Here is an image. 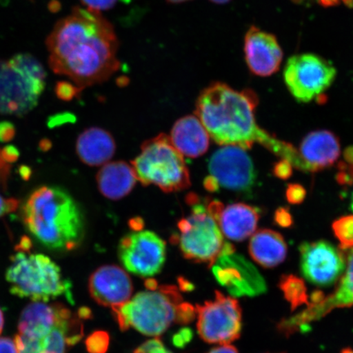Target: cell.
<instances>
[{
  "instance_id": "obj_1",
  "label": "cell",
  "mask_w": 353,
  "mask_h": 353,
  "mask_svg": "<svg viewBox=\"0 0 353 353\" xmlns=\"http://www.w3.org/2000/svg\"><path fill=\"white\" fill-rule=\"evenodd\" d=\"M50 68L79 90L107 81L121 68L113 26L99 12L74 8L47 39Z\"/></svg>"
},
{
  "instance_id": "obj_2",
  "label": "cell",
  "mask_w": 353,
  "mask_h": 353,
  "mask_svg": "<svg viewBox=\"0 0 353 353\" xmlns=\"http://www.w3.org/2000/svg\"><path fill=\"white\" fill-rule=\"evenodd\" d=\"M258 104V96L253 90L238 91L227 83L214 82L199 95L196 116L216 143L237 145L246 150L258 143L299 168L297 150L258 125L255 117Z\"/></svg>"
},
{
  "instance_id": "obj_3",
  "label": "cell",
  "mask_w": 353,
  "mask_h": 353,
  "mask_svg": "<svg viewBox=\"0 0 353 353\" xmlns=\"http://www.w3.org/2000/svg\"><path fill=\"white\" fill-rule=\"evenodd\" d=\"M21 219L28 232L48 249L73 250L85 236V219L81 207L59 187L35 189L21 206Z\"/></svg>"
},
{
  "instance_id": "obj_4",
  "label": "cell",
  "mask_w": 353,
  "mask_h": 353,
  "mask_svg": "<svg viewBox=\"0 0 353 353\" xmlns=\"http://www.w3.org/2000/svg\"><path fill=\"white\" fill-rule=\"evenodd\" d=\"M187 202L191 213L179 221V232L173 236V242L187 259L211 267L228 243L219 224L223 204L215 200L201 201L196 195H189Z\"/></svg>"
},
{
  "instance_id": "obj_5",
  "label": "cell",
  "mask_w": 353,
  "mask_h": 353,
  "mask_svg": "<svg viewBox=\"0 0 353 353\" xmlns=\"http://www.w3.org/2000/svg\"><path fill=\"white\" fill-rule=\"evenodd\" d=\"M183 301L176 286L161 285L136 294L123 305L112 308V313L122 331L131 327L157 337L176 322V311Z\"/></svg>"
},
{
  "instance_id": "obj_6",
  "label": "cell",
  "mask_w": 353,
  "mask_h": 353,
  "mask_svg": "<svg viewBox=\"0 0 353 353\" xmlns=\"http://www.w3.org/2000/svg\"><path fill=\"white\" fill-rule=\"evenodd\" d=\"M132 166L143 186L154 185L166 193L181 192L191 186L186 161L165 134L145 141Z\"/></svg>"
},
{
  "instance_id": "obj_7",
  "label": "cell",
  "mask_w": 353,
  "mask_h": 353,
  "mask_svg": "<svg viewBox=\"0 0 353 353\" xmlns=\"http://www.w3.org/2000/svg\"><path fill=\"white\" fill-rule=\"evenodd\" d=\"M6 279L12 294L34 302H48L61 295L70 296V284L63 279L61 269L47 256L20 250L11 258Z\"/></svg>"
},
{
  "instance_id": "obj_8",
  "label": "cell",
  "mask_w": 353,
  "mask_h": 353,
  "mask_svg": "<svg viewBox=\"0 0 353 353\" xmlns=\"http://www.w3.org/2000/svg\"><path fill=\"white\" fill-rule=\"evenodd\" d=\"M208 170L204 187L211 192L223 188L249 194L257 179L252 159L246 149L237 145H222L212 154Z\"/></svg>"
},
{
  "instance_id": "obj_9",
  "label": "cell",
  "mask_w": 353,
  "mask_h": 353,
  "mask_svg": "<svg viewBox=\"0 0 353 353\" xmlns=\"http://www.w3.org/2000/svg\"><path fill=\"white\" fill-rule=\"evenodd\" d=\"M337 70L319 55L301 54L290 57L283 70L284 81L299 103L320 99L336 77Z\"/></svg>"
},
{
  "instance_id": "obj_10",
  "label": "cell",
  "mask_w": 353,
  "mask_h": 353,
  "mask_svg": "<svg viewBox=\"0 0 353 353\" xmlns=\"http://www.w3.org/2000/svg\"><path fill=\"white\" fill-rule=\"evenodd\" d=\"M346 262V270L334 292L329 295L320 291L313 293L305 309L278 324L280 332L286 336L307 332L313 322L323 319L334 309L353 306V247L348 250Z\"/></svg>"
},
{
  "instance_id": "obj_11",
  "label": "cell",
  "mask_w": 353,
  "mask_h": 353,
  "mask_svg": "<svg viewBox=\"0 0 353 353\" xmlns=\"http://www.w3.org/2000/svg\"><path fill=\"white\" fill-rule=\"evenodd\" d=\"M197 330L203 341L229 344L239 339L242 312L236 299L215 291L214 300L196 305Z\"/></svg>"
},
{
  "instance_id": "obj_12",
  "label": "cell",
  "mask_w": 353,
  "mask_h": 353,
  "mask_svg": "<svg viewBox=\"0 0 353 353\" xmlns=\"http://www.w3.org/2000/svg\"><path fill=\"white\" fill-rule=\"evenodd\" d=\"M166 243L157 233L135 230L123 236L118 246V256L128 272L140 277L159 274L164 267Z\"/></svg>"
},
{
  "instance_id": "obj_13",
  "label": "cell",
  "mask_w": 353,
  "mask_h": 353,
  "mask_svg": "<svg viewBox=\"0 0 353 353\" xmlns=\"http://www.w3.org/2000/svg\"><path fill=\"white\" fill-rule=\"evenodd\" d=\"M44 88L0 60V114L21 117L32 112Z\"/></svg>"
},
{
  "instance_id": "obj_14",
  "label": "cell",
  "mask_w": 353,
  "mask_h": 353,
  "mask_svg": "<svg viewBox=\"0 0 353 353\" xmlns=\"http://www.w3.org/2000/svg\"><path fill=\"white\" fill-rule=\"evenodd\" d=\"M210 268L215 279L233 296H256L267 290L257 269L235 251L223 254Z\"/></svg>"
},
{
  "instance_id": "obj_15",
  "label": "cell",
  "mask_w": 353,
  "mask_h": 353,
  "mask_svg": "<svg viewBox=\"0 0 353 353\" xmlns=\"http://www.w3.org/2000/svg\"><path fill=\"white\" fill-rule=\"evenodd\" d=\"M299 251L303 275L310 283L330 286L343 275L345 258L341 250L330 242H304Z\"/></svg>"
},
{
  "instance_id": "obj_16",
  "label": "cell",
  "mask_w": 353,
  "mask_h": 353,
  "mask_svg": "<svg viewBox=\"0 0 353 353\" xmlns=\"http://www.w3.org/2000/svg\"><path fill=\"white\" fill-rule=\"evenodd\" d=\"M244 54L250 72L259 77L276 73L283 60V51L275 35L254 26L245 34Z\"/></svg>"
},
{
  "instance_id": "obj_17",
  "label": "cell",
  "mask_w": 353,
  "mask_h": 353,
  "mask_svg": "<svg viewBox=\"0 0 353 353\" xmlns=\"http://www.w3.org/2000/svg\"><path fill=\"white\" fill-rule=\"evenodd\" d=\"M88 290L97 303L112 309L130 301L134 286L123 269L117 265H105L92 272Z\"/></svg>"
},
{
  "instance_id": "obj_18",
  "label": "cell",
  "mask_w": 353,
  "mask_h": 353,
  "mask_svg": "<svg viewBox=\"0 0 353 353\" xmlns=\"http://www.w3.org/2000/svg\"><path fill=\"white\" fill-rule=\"evenodd\" d=\"M298 152L303 171L317 172L334 164L341 154V144L333 132L314 131L303 139Z\"/></svg>"
},
{
  "instance_id": "obj_19",
  "label": "cell",
  "mask_w": 353,
  "mask_h": 353,
  "mask_svg": "<svg viewBox=\"0 0 353 353\" xmlns=\"http://www.w3.org/2000/svg\"><path fill=\"white\" fill-rule=\"evenodd\" d=\"M170 140L183 157L198 158L210 148V136L200 119L193 114L180 118L171 130Z\"/></svg>"
},
{
  "instance_id": "obj_20",
  "label": "cell",
  "mask_w": 353,
  "mask_h": 353,
  "mask_svg": "<svg viewBox=\"0 0 353 353\" xmlns=\"http://www.w3.org/2000/svg\"><path fill=\"white\" fill-rule=\"evenodd\" d=\"M76 148L79 160L83 164L103 166L112 160L117 151V144L109 132L91 127L79 134Z\"/></svg>"
},
{
  "instance_id": "obj_21",
  "label": "cell",
  "mask_w": 353,
  "mask_h": 353,
  "mask_svg": "<svg viewBox=\"0 0 353 353\" xmlns=\"http://www.w3.org/2000/svg\"><path fill=\"white\" fill-rule=\"evenodd\" d=\"M259 213L254 206L235 203L223 207L219 224L223 236L233 241H243L254 235L257 229Z\"/></svg>"
},
{
  "instance_id": "obj_22",
  "label": "cell",
  "mask_w": 353,
  "mask_h": 353,
  "mask_svg": "<svg viewBox=\"0 0 353 353\" xmlns=\"http://www.w3.org/2000/svg\"><path fill=\"white\" fill-rule=\"evenodd\" d=\"M96 179L101 195L112 201L129 195L138 182L134 167L125 161L109 162L101 166Z\"/></svg>"
},
{
  "instance_id": "obj_23",
  "label": "cell",
  "mask_w": 353,
  "mask_h": 353,
  "mask_svg": "<svg viewBox=\"0 0 353 353\" xmlns=\"http://www.w3.org/2000/svg\"><path fill=\"white\" fill-rule=\"evenodd\" d=\"M65 309L61 304L48 305L44 302L29 304L21 312L19 334L30 338L43 339L59 323Z\"/></svg>"
},
{
  "instance_id": "obj_24",
  "label": "cell",
  "mask_w": 353,
  "mask_h": 353,
  "mask_svg": "<svg viewBox=\"0 0 353 353\" xmlns=\"http://www.w3.org/2000/svg\"><path fill=\"white\" fill-rule=\"evenodd\" d=\"M286 242L277 232L262 229L254 233L249 252L256 263L263 268H272L283 263L287 256Z\"/></svg>"
},
{
  "instance_id": "obj_25",
  "label": "cell",
  "mask_w": 353,
  "mask_h": 353,
  "mask_svg": "<svg viewBox=\"0 0 353 353\" xmlns=\"http://www.w3.org/2000/svg\"><path fill=\"white\" fill-rule=\"evenodd\" d=\"M19 152L12 147L0 148V219L19 208V202L8 194V181L10 179L12 164Z\"/></svg>"
},
{
  "instance_id": "obj_26",
  "label": "cell",
  "mask_w": 353,
  "mask_h": 353,
  "mask_svg": "<svg viewBox=\"0 0 353 353\" xmlns=\"http://www.w3.org/2000/svg\"><path fill=\"white\" fill-rule=\"evenodd\" d=\"M10 63L24 76L39 85H46V72L43 65L32 55L28 54H17L10 61Z\"/></svg>"
},
{
  "instance_id": "obj_27",
  "label": "cell",
  "mask_w": 353,
  "mask_h": 353,
  "mask_svg": "<svg viewBox=\"0 0 353 353\" xmlns=\"http://www.w3.org/2000/svg\"><path fill=\"white\" fill-rule=\"evenodd\" d=\"M280 288L293 310L303 304L307 305L308 296L306 286L299 277L294 275L282 276Z\"/></svg>"
},
{
  "instance_id": "obj_28",
  "label": "cell",
  "mask_w": 353,
  "mask_h": 353,
  "mask_svg": "<svg viewBox=\"0 0 353 353\" xmlns=\"http://www.w3.org/2000/svg\"><path fill=\"white\" fill-rule=\"evenodd\" d=\"M334 236L341 242L342 250H350L353 247V215L344 216L335 220L332 224Z\"/></svg>"
},
{
  "instance_id": "obj_29",
  "label": "cell",
  "mask_w": 353,
  "mask_h": 353,
  "mask_svg": "<svg viewBox=\"0 0 353 353\" xmlns=\"http://www.w3.org/2000/svg\"><path fill=\"white\" fill-rule=\"evenodd\" d=\"M110 345V336L105 331H95L86 339L85 346L90 353H105Z\"/></svg>"
},
{
  "instance_id": "obj_30",
  "label": "cell",
  "mask_w": 353,
  "mask_h": 353,
  "mask_svg": "<svg viewBox=\"0 0 353 353\" xmlns=\"http://www.w3.org/2000/svg\"><path fill=\"white\" fill-rule=\"evenodd\" d=\"M15 343L19 353H41L42 339H37L19 334L15 337Z\"/></svg>"
},
{
  "instance_id": "obj_31",
  "label": "cell",
  "mask_w": 353,
  "mask_h": 353,
  "mask_svg": "<svg viewBox=\"0 0 353 353\" xmlns=\"http://www.w3.org/2000/svg\"><path fill=\"white\" fill-rule=\"evenodd\" d=\"M307 192L301 185L297 183L289 184L285 192L286 200L292 205H299L304 201Z\"/></svg>"
},
{
  "instance_id": "obj_32",
  "label": "cell",
  "mask_w": 353,
  "mask_h": 353,
  "mask_svg": "<svg viewBox=\"0 0 353 353\" xmlns=\"http://www.w3.org/2000/svg\"><path fill=\"white\" fill-rule=\"evenodd\" d=\"M196 307L192 304L184 303L179 304L176 311V322L179 324H188L196 319Z\"/></svg>"
},
{
  "instance_id": "obj_33",
  "label": "cell",
  "mask_w": 353,
  "mask_h": 353,
  "mask_svg": "<svg viewBox=\"0 0 353 353\" xmlns=\"http://www.w3.org/2000/svg\"><path fill=\"white\" fill-rule=\"evenodd\" d=\"M81 92L76 85L68 82L61 81L57 83L56 86L57 95L59 99L66 101L73 99L74 97L77 96Z\"/></svg>"
},
{
  "instance_id": "obj_34",
  "label": "cell",
  "mask_w": 353,
  "mask_h": 353,
  "mask_svg": "<svg viewBox=\"0 0 353 353\" xmlns=\"http://www.w3.org/2000/svg\"><path fill=\"white\" fill-rule=\"evenodd\" d=\"M134 353H173L168 350L164 344L158 339L148 341L135 350Z\"/></svg>"
},
{
  "instance_id": "obj_35",
  "label": "cell",
  "mask_w": 353,
  "mask_h": 353,
  "mask_svg": "<svg viewBox=\"0 0 353 353\" xmlns=\"http://www.w3.org/2000/svg\"><path fill=\"white\" fill-rule=\"evenodd\" d=\"M83 6H87L88 10L101 12L110 10L116 6L118 0H81Z\"/></svg>"
},
{
  "instance_id": "obj_36",
  "label": "cell",
  "mask_w": 353,
  "mask_h": 353,
  "mask_svg": "<svg viewBox=\"0 0 353 353\" xmlns=\"http://www.w3.org/2000/svg\"><path fill=\"white\" fill-rule=\"evenodd\" d=\"M273 173L278 179L286 180L290 178L293 173V165L288 160H281L276 163L273 168Z\"/></svg>"
},
{
  "instance_id": "obj_37",
  "label": "cell",
  "mask_w": 353,
  "mask_h": 353,
  "mask_svg": "<svg viewBox=\"0 0 353 353\" xmlns=\"http://www.w3.org/2000/svg\"><path fill=\"white\" fill-rule=\"evenodd\" d=\"M193 337V333L191 329L183 328L181 329L179 332H176L173 338L172 342L176 347H184L188 343L191 342Z\"/></svg>"
},
{
  "instance_id": "obj_38",
  "label": "cell",
  "mask_w": 353,
  "mask_h": 353,
  "mask_svg": "<svg viewBox=\"0 0 353 353\" xmlns=\"http://www.w3.org/2000/svg\"><path fill=\"white\" fill-rule=\"evenodd\" d=\"M275 223L281 228H290L293 224L292 215L290 214L288 209L281 207L277 209L274 216Z\"/></svg>"
},
{
  "instance_id": "obj_39",
  "label": "cell",
  "mask_w": 353,
  "mask_h": 353,
  "mask_svg": "<svg viewBox=\"0 0 353 353\" xmlns=\"http://www.w3.org/2000/svg\"><path fill=\"white\" fill-rule=\"evenodd\" d=\"M295 3H302L305 0H293ZM322 7H336L344 4L347 7H353V0H316Z\"/></svg>"
},
{
  "instance_id": "obj_40",
  "label": "cell",
  "mask_w": 353,
  "mask_h": 353,
  "mask_svg": "<svg viewBox=\"0 0 353 353\" xmlns=\"http://www.w3.org/2000/svg\"><path fill=\"white\" fill-rule=\"evenodd\" d=\"M0 353H19L14 341L10 338H0Z\"/></svg>"
},
{
  "instance_id": "obj_41",
  "label": "cell",
  "mask_w": 353,
  "mask_h": 353,
  "mask_svg": "<svg viewBox=\"0 0 353 353\" xmlns=\"http://www.w3.org/2000/svg\"><path fill=\"white\" fill-rule=\"evenodd\" d=\"M208 353H239L236 348L230 345V344H224V345L214 347Z\"/></svg>"
},
{
  "instance_id": "obj_42",
  "label": "cell",
  "mask_w": 353,
  "mask_h": 353,
  "mask_svg": "<svg viewBox=\"0 0 353 353\" xmlns=\"http://www.w3.org/2000/svg\"><path fill=\"white\" fill-rule=\"evenodd\" d=\"M179 284L181 290L183 291H192L195 288V286L189 281L185 279L183 277L179 278Z\"/></svg>"
},
{
  "instance_id": "obj_43",
  "label": "cell",
  "mask_w": 353,
  "mask_h": 353,
  "mask_svg": "<svg viewBox=\"0 0 353 353\" xmlns=\"http://www.w3.org/2000/svg\"><path fill=\"white\" fill-rule=\"evenodd\" d=\"M78 316L81 319H90L92 317V311L88 307H81L78 312Z\"/></svg>"
},
{
  "instance_id": "obj_44",
  "label": "cell",
  "mask_w": 353,
  "mask_h": 353,
  "mask_svg": "<svg viewBox=\"0 0 353 353\" xmlns=\"http://www.w3.org/2000/svg\"><path fill=\"white\" fill-rule=\"evenodd\" d=\"M145 288L150 290H157L159 287L157 281L153 279H148L145 282Z\"/></svg>"
},
{
  "instance_id": "obj_45",
  "label": "cell",
  "mask_w": 353,
  "mask_h": 353,
  "mask_svg": "<svg viewBox=\"0 0 353 353\" xmlns=\"http://www.w3.org/2000/svg\"><path fill=\"white\" fill-rule=\"evenodd\" d=\"M210 1L217 4H225L232 1V0H210Z\"/></svg>"
},
{
  "instance_id": "obj_46",
  "label": "cell",
  "mask_w": 353,
  "mask_h": 353,
  "mask_svg": "<svg viewBox=\"0 0 353 353\" xmlns=\"http://www.w3.org/2000/svg\"><path fill=\"white\" fill-rule=\"evenodd\" d=\"M3 315L1 310H0V334H1L3 327Z\"/></svg>"
},
{
  "instance_id": "obj_47",
  "label": "cell",
  "mask_w": 353,
  "mask_h": 353,
  "mask_svg": "<svg viewBox=\"0 0 353 353\" xmlns=\"http://www.w3.org/2000/svg\"><path fill=\"white\" fill-rule=\"evenodd\" d=\"M167 2L170 3H182L184 2L190 1V0H166Z\"/></svg>"
},
{
  "instance_id": "obj_48",
  "label": "cell",
  "mask_w": 353,
  "mask_h": 353,
  "mask_svg": "<svg viewBox=\"0 0 353 353\" xmlns=\"http://www.w3.org/2000/svg\"><path fill=\"white\" fill-rule=\"evenodd\" d=\"M341 353H353V350L347 348V350H344Z\"/></svg>"
},
{
  "instance_id": "obj_49",
  "label": "cell",
  "mask_w": 353,
  "mask_h": 353,
  "mask_svg": "<svg viewBox=\"0 0 353 353\" xmlns=\"http://www.w3.org/2000/svg\"><path fill=\"white\" fill-rule=\"evenodd\" d=\"M351 209L353 211V193H352V195Z\"/></svg>"
}]
</instances>
